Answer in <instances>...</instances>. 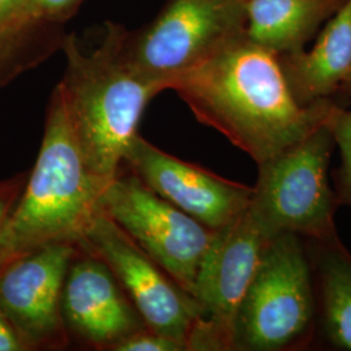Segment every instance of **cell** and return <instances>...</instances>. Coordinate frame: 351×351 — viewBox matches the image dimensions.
<instances>
[{
    "label": "cell",
    "mask_w": 351,
    "mask_h": 351,
    "mask_svg": "<svg viewBox=\"0 0 351 351\" xmlns=\"http://www.w3.org/2000/svg\"><path fill=\"white\" fill-rule=\"evenodd\" d=\"M195 119L263 164L326 124L333 101L295 99L278 55L247 33L169 85Z\"/></svg>",
    "instance_id": "obj_1"
},
{
    "label": "cell",
    "mask_w": 351,
    "mask_h": 351,
    "mask_svg": "<svg viewBox=\"0 0 351 351\" xmlns=\"http://www.w3.org/2000/svg\"><path fill=\"white\" fill-rule=\"evenodd\" d=\"M124 29L107 24L101 45L90 52L75 36H65V69L56 85L84 162L103 186L121 171L146 106L164 91L126 62Z\"/></svg>",
    "instance_id": "obj_2"
},
{
    "label": "cell",
    "mask_w": 351,
    "mask_h": 351,
    "mask_svg": "<svg viewBox=\"0 0 351 351\" xmlns=\"http://www.w3.org/2000/svg\"><path fill=\"white\" fill-rule=\"evenodd\" d=\"M103 189L84 162L56 86L37 160L0 232V267L50 243L77 245L99 211Z\"/></svg>",
    "instance_id": "obj_3"
},
{
    "label": "cell",
    "mask_w": 351,
    "mask_h": 351,
    "mask_svg": "<svg viewBox=\"0 0 351 351\" xmlns=\"http://www.w3.org/2000/svg\"><path fill=\"white\" fill-rule=\"evenodd\" d=\"M335 146L326 123L258 165L250 208L272 237L294 233L315 242L337 237L335 211L339 202L328 181Z\"/></svg>",
    "instance_id": "obj_4"
},
{
    "label": "cell",
    "mask_w": 351,
    "mask_h": 351,
    "mask_svg": "<svg viewBox=\"0 0 351 351\" xmlns=\"http://www.w3.org/2000/svg\"><path fill=\"white\" fill-rule=\"evenodd\" d=\"M246 29L247 0H168L139 32L124 29L121 47L129 65L165 91Z\"/></svg>",
    "instance_id": "obj_5"
},
{
    "label": "cell",
    "mask_w": 351,
    "mask_h": 351,
    "mask_svg": "<svg viewBox=\"0 0 351 351\" xmlns=\"http://www.w3.org/2000/svg\"><path fill=\"white\" fill-rule=\"evenodd\" d=\"M274 239L250 206L213 232L191 291L199 319L190 333L189 351L236 350L241 304Z\"/></svg>",
    "instance_id": "obj_6"
},
{
    "label": "cell",
    "mask_w": 351,
    "mask_h": 351,
    "mask_svg": "<svg viewBox=\"0 0 351 351\" xmlns=\"http://www.w3.org/2000/svg\"><path fill=\"white\" fill-rule=\"evenodd\" d=\"M311 271L300 236L272 239L239 308L236 350H281L301 339L314 316Z\"/></svg>",
    "instance_id": "obj_7"
},
{
    "label": "cell",
    "mask_w": 351,
    "mask_h": 351,
    "mask_svg": "<svg viewBox=\"0 0 351 351\" xmlns=\"http://www.w3.org/2000/svg\"><path fill=\"white\" fill-rule=\"evenodd\" d=\"M99 210L191 294L215 230L159 197L130 171H120L101 190Z\"/></svg>",
    "instance_id": "obj_8"
},
{
    "label": "cell",
    "mask_w": 351,
    "mask_h": 351,
    "mask_svg": "<svg viewBox=\"0 0 351 351\" xmlns=\"http://www.w3.org/2000/svg\"><path fill=\"white\" fill-rule=\"evenodd\" d=\"M106 264L145 326L186 345L199 319L194 297L101 210L77 242ZM189 351V349H188Z\"/></svg>",
    "instance_id": "obj_9"
},
{
    "label": "cell",
    "mask_w": 351,
    "mask_h": 351,
    "mask_svg": "<svg viewBox=\"0 0 351 351\" xmlns=\"http://www.w3.org/2000/svg\"><path fill=\"white\" fill-rule=\"evenodd\" d=\"M75 251L72 242L50 243L0 267V307L26 351L64 350L71 345L62 297Z\"/></svg>",
    "instance_id": "obj_10"
},
{
    "label": "cell",
    "mask_w": 351,
    "mask_h": 351,
    "mask_svg": "<svg viewBox=\"0 0 351 351\" xmlns=\"http://www.w3.org/2000/svg\"><path fill=\"white\" fill-rule=\"evenodd\" d=\"M154 193L217 230L236 220L250 206L254 189L188 163L138 136L124 163Z\"/></svg>",
    "instance_id": "obj_11"
},
{
    "label": "cell",
    "mask_w": 351,
    "mask_h": 351,
    "mask_svg": "<svg viewBox=\"0 0 351 351\" xmlns=\"http://www.w3.org/2000/svg\"><path fill=\"white\" fill-rule=\"evenodd\" d=\"M62 311L71 341L113 351L145 323L111 269L77 246L64 281Z\"/></svg>",
    "instance_id": "obj_12"
},
{
    "label": "cell",
    "mask_w": 351,
    "mask_h": 351,
    "mask_svg": "<svg viewBox=\"0 0 351 351\" xmlns=\"http://www.w3.org/2000/svg\"><path fill=\"white\" fill-rule=\"evenodd\" d=\"M310 50L278 55L295 99L303 106L328 101L351 71V0L317 33Z\"/></svg>",
    "instance_id": "obj_13"
},
{
    "label": "cell",
    "mask_w": 351,
    "mask_h": 351,
    "mask_svg": "<svg viewBox=\"0 0 351 351\" xmlns=\"http://www.w3.org/2000/svg\"><path fill=\"white\" fill-rule=\"evenodd\" d=\"M348 0H247L246 33L276 55L304 50Z\"/></svg>",
    "instance_id": "obj_14"
},
{
    "label": "cell",
    "mask_w": 351,
    "mask_h": 351,
    "mask_svg": "<svg viewBox=\"0 0 351 351\" xmlns=\"http://www.w3.org/2000/svg\"><path fill=\"white\" fill-rule=\"evenodd\" d=\"M316 243L326 332L335 345L351 351V254L339 236Z\"/></svg>",
    "instance_id": "obj_15"
},
{
    "label": "cell",
    "mask_w": 351,
    "mask_h": 351,
    "mask_svg": "<svg viewBox=\"0 0 351 351\" xmlns=\"http://www.w3.org/2000/svg\"><path fill=\"white\" fill-rule=\"evenodd\" d=\"M25 0H0V88L16 78L21 63L23 37L17 10Z\"/></svg>",
    "instance_id": "obj_16"
},
{
    "label": "cell",
    "mask_w": 351,
    "mask_h": 351,
    "mask_svg": "<svg viewBox=\"0 0 351 351\" xmlns=\"http://www.w3.org/2000/svg\"><path fill=\"white\" fill-rule=\"evenodd\" d=\"M341 155L336 198L341 204L351 206V110L333 103L326 120Z\"/></svg>",
    "instance_id": "obj_17"
},
{
    "label": "cell",
    "mask_w": 351,
    "mask_h": 351,
    "mask_svg": "<svg viewBox=\"0 0 351 351\" xmlns=\"http://www.w3.org/2000/svg\"><path fill=\"white\" fill-rule=\"evenodd\" d=\"M113 351H188V349L184 342L145 326L117 343Z\"/></svg>",
    "instance_id": "obj_18"
},
{
    "label": "cell",
    "mask_w": 351,
    "mask_h": 351,
    "mask_svg": "<svg viewBox=\"0 0 351 351\" xmlns=\"http://www.w3.org/2000/svg\"><path fill=\"white\" fill-rule=\"evenodd\" d=\"M27 177L29 171L0 180V232L3 230L23 194Z\"/></svg>",
    "instance_id": "obj_19"
},
{
    "label": "cell",
    "mask_w": 351,
    "mask_h": 351,
    "mask_svg": "<svg viewBox=\"0 0 351 351\" xmlns=\"http://www.w3.org/2000/svg\"><path fill=\"white\" fill-rule=\"evenodd\" d=\"M84 0H36L40 13L58 25L63 26L78 10Z\"/></svg>",
    "instance_id": "obj_20"
},
{
    "label": "cell",
    "mask_w": 351,
    "mask_h": 351,
    "mask_svg": "<svg viewBox=\"0 0 351 351\" xmlns=\"http://www.w3.org/2000/svg\"><path fill=\"white\" fill-rule=\"evenodd\" d=\"M0 351H26L17 332L0 307Z\"/></svg>",
    "instance_id": "obj_21"
},
{
    "label": "cell",
    "mask_w": 351,
    "mask_h": 351,
    "mask_svg": "<svg viewBox=\"0 0 351 351\" xmlns=\"http://www.w3.org/2000/svg\"><path fill=\"white\" fill-rule=\"evenodd\" d=\"M341 91H343L345 94H348L351 98V71L349 75H348V78H346V81L343 82V85H342V88H341Z\"/></svg>",
    "instance_id": "obj_22"
}]
</instances>
